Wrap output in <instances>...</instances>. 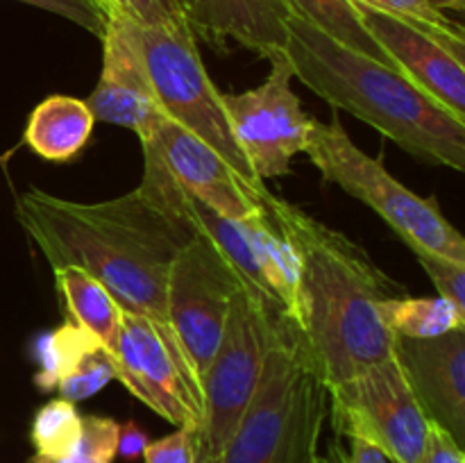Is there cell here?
Here are the masks:
<instances>
[{"mask_svg": "<svg viewBox=\"0 0 465 463\" xmlns=\"http://www.w3.org/2000/svg\"><path fill=\"white\" fill-rule=\"evenodd\" d=\"M16 218L53 271L80 268L123 311L171 327L168 271L193 232L141 186L103 202H75L30 189L18 195Z\"/></svg>", "mask_w": 465, "mask_h": 463, "instance_id": "1", "label": "cell"}, {"mask_svg": "<svg viewBox=\"0 0 465 463\" xmlns=\"http://www.w3.org/2000/svg\"><path fill=\"white\" fill-rule=\"evenodd\" d=\"M266 212L298 257L293 325L327 389L389 359L393 336L380 304L402 295V286L361 245L295 204L271 193Z\"/></svg>", "mask_w": 465, "mask_h": 463, "instance_id": "2", "label": "cell"}, {"mask_svg": "<svg viewBox=\"0 0 465 463\" xmlns=\"http://www.w3.org/2000/svg\"><path fill=\"white\" fill-rule=\"evenodd\" d=\"M284 54L304 86L434 166L465 171V123L398 68L348 48L302 18H286Z\"/></svg>", "mask_w": 465, "mask_h": 463, "instance_id": "3", "label": "cell"}, {"mask_svg": "<svg viewBox=\"0 0 465 463\" xmlns=\"http://www.w3.org/2000/svg\"><path fill=\"white\" fill-rule=\"evenodd\" d=\"M330 390L291 320L272 325L259 384L218 463H322Z\"/></svg>", "mask_w": 465, "mask_h": 463, "instance_id": "4", "label": "cell"}, {"mask_svg": "<svg viewBox=\"0 0 465 463\" xmlns=\"http://www.w3.org/2000/svg\"><path fill=\"white\" fill-rule=\"evenodd\" d=\"M304 154L327 182L371 207L413 254H436L465 263V239L434 198H422L395 180L380 157L363 153L339 118L313 121Z\"/></svg>", "mask_w": 465, "mask_h": 463, "instance_id": "5", "label": "cell"}, {"mask_svg": "<svg viewBox=\"0 0 465 463\" xmlns=\"http://www.w3.org/2000/svg\"><path fill=\"white\" fill-rule=\"evenodd\" d=\"M123 21L163 113L221 154L250 189L266 195V182L252 171L232 132L223 91L209 77L195 36L166 27L136 25L127 18Z\"/></svg>", "mask_w": 465, "mask_h": 463, "instance_id": "6", "label": "cell"}, {"mask_svg": "<svg viewBox=\"0 0 465 463\" xmlns=\"http://www.w3.org/2000/svg\"><path fill=\"white\" fill-rule=\"evenodd\" d=\"M327 390L339 434L372 445L389 463H420L430 420L393 354Z\"/></svg>", "mask_w": 465, "mask_h": 463, "instance_id": "7", "label": "cell"}, {"mask_svg": "<svg viewBox=\"0 0 465 463\" xmlns=\"http://www.w3.org/2000/svg\"><path fill=\"white\" fill-rule=\"evenodd\" d=\"M116 379L136 399L175 427L200 431L203 384L173 327L123 311L114 350Z\"/></svg>", "mask_w": 465, "mask_h": 463, "instance_id": "8", "label": "cell"}, {"mask_svg": "<svg viewBox=\"0 0 465 463\" xmlns=\"http://www.w3.org/2000/svg\"><path fill=\"white\" fill-rule=\"evenodd\" d=\"M284 318H271L245 291L232 300L221 340L203 375L200 440L221 457L259 384L271 330ZM289 320V318H286Z\"/></svg>", "mask_w": 465, "mask_h": 463, "instance_id": "9", "label": "cell"}, {"mask_svg": "<svg viewBox=\"0 0 465 463\" xmlns=\"http://www.w3.org/2000/svg\"><path fill=\"white\" fill-rule=\"evenodd\" d=\"M245 291L234 266L207 236L193 232L175 254L166 281L168 322L203 384L232 300ZM248 293V291H245Z\"/></svg>", "mask_w": 465, "mask_h": 463, "instance_id": "10", "label": "cell"}, {"mask_svg": "<svg viewBox=\"0 0 465 463\" xmlns=\"http://www.w3.org/2000/svg\"><path fill=\"white\" fill-rule=\"evenodd\" d=\"M268 64L271 73L259 86L243 94H223L232 132L262 182L289 175L291 162L304 150L313 123L291 89L293 68L286 54Z\"/></svg>", "mask_w": 465, "mask_h": 463, "instance_id": "11", "label": "cell"}, {"mask_svg": "<svg viewBox=\"0 0 465 463\" xmlns=\"http://www.w3.org/2000/svg\"><path fill=\"white\" fill-rule=\"evenodd\" d=\"M141 145L157 159L177 189L221 216L245 221L266 209L271 191L262 195L250 189L239 172L223 162L221 154L168 116H163L153 132L141 139Z\"/></svg>", "mask_w": 465, "mask_h": 463, "instance_id": "12", "label": "cell"}, {"mask_svg": "<svg viewBox=\"0 0 465 463\" xmlns=\"http://www.w3.org/2000/svg\"><path fill=\"white\" fill-rule=\"evenodd\" d=\"M352 7L359 23L393 66L454 118L465 123V53L393 14L361 3H352Z\"/></svg>", "mask_w": 465, "mask_h": 463, "instance_id": "13", "label": "cell"}, {"mask_svg": "<svg viewBox=\"0 0 465 463\" xmlns=\"http://www.w3.org/2000/svg\"><path fill=\"white\" fill-rule=\"evenodd\" d=\"M393 359L427 420L465 445V327L436 339L393 336Z\"/></svg>", "mask_w": 465, "mask_h": 463, "instance_id": "14", "label": "cell"}, {"mask_svg": "<svg viewBox=\"0 0 465 463\" xmlns=\"http://www.w3.org/2000/svg\"><path fill=\"white\" fill-rule=\"evenodd\" d=\"M100 41L103 71L94 94L84 100L86 107L95 121L127 127L143 139L166 113L159 107L125 21L121 16H104V32Z\"/></svg>", "mask_w": 465, "mask_h": 463, "instance_id": "15", "label": "cell"}, {"mask_svg": "<svg viewBox=\"0 0 465 463\" xmlns=\"http://www.w3.org/2000/svg\"><path fill=\"white\" fill-rule=\"evenodd\" d=\"M195 39L216 48L230 41L252 50L259 57L272 59L284 53L286 12L280 0H177Z\"/></svg>", "mask_w": 465, "mask_h": 463, "instance_id": "16", "label": "cell"}, {"mask_svg": "<svg viewBox=\"0 0 465 463\" xmlns=\"http://www.w3.org/2000/svg\"><path fill=\"white\" fill-rule=\"evenodd\" d=\"M94 123L95 118L84 100L48 95L32 109L23 141L45 162L62 163L89 143Z\"/></svg>", "mask_w": 465, "mask_h": 463, "instance_id": "17", "label": "cell"}, {"mask_svg": "<svg viewBox=\"0 0 465 463\" xmlns=\"http://www.w3.org/2000/svg\"><path fill=\"white\" fill-rule=\"evenodd\" d=\"M54 281L66 304L68 322L89 331L109 354H114L123 325V309L107 289L80 268H57Z\"/></svg>", "mask_w": 465, "mask_h": 463, "instance_id": "18", "label": "cell"}, {"mask_svg": "<svg viewBox=\"0 0 465 463\" xmlns=\"http://www.w3.org/2000/svg\"><path fill=\"white\" fill-rule=\"evenodd\" d=\"M241 222L248 232L250 243L257 252L272 295L280 302L284 316L295 322L298 318V257L293 248L271 221V213L266 209Z\"/></svg>", "mask_w": 465, "mask_h": 463, "instance_id": "19", "label": "cell"}, {"mask_svg": "<svg viewBox=\"0 0 465 463\" xmlns=\"http://www.w3.org/2000/svg\"><path fill=\"white\" fill-rule=\"evenodd\" d=\"M380 318L391 336H402V339H436L465 327V311L439 295L391 298L380 304Z\"/></svg>", "mask_w": 465, "mask_h": 463, "instance_id": "20", "label": "cell"}, {"mask_svg": "<svg viewBox=\"0 0 465 463\" xmlns=\"http://www.w3.org/2000/svg\"><path fill=\"white\" fill-rule=\"evenodd\" d=\"M280 3L286 7L289 16L302 18V21L312 23L313 27L330 34L331 39L341 41L348 48L359 50L368 57H375L377 62L395 68L384 50L359 23L357 12H354L350 0H280Z\"/></svg>", "mask_w": 465, "mask_h": 463, "instance_id": "21", "label": "cell"}, {"mask_svg": "<svg viewBox=\"0 0 465 463\" xmlns=\"http://www.w3.org/2000/svg\"><path fill=\"white\" fill-rule=\"evenodd\" d=\"M95 343L98 340L89 331L73 325V322H64L57 330L41 334L35 345V357L39 363L35 384L45 393L57 389L59 381L75 368L82 354L94 348Z\"/></svg>", "mask_w": 465, "mask_h": 463, "instance_id": "22", "label": "cell"}, {"mask_svg": "<svg viewBox=\"0 0 465 463\" xmlns=\"http://www.w3.org/2000/svg\"><path fill=\"white\" fill-rule=\"evenodd\" d=\"M80 427L82 416L77 413L75 404L62 398L50 399L35 413L30 429L32 445L39 457L62 461L77 445Z\"/></svg>", "mask_w": 465, "mask_h": 463, "instance_id": "23", "label": "cell"}, {"mask_svg": "<svg viewBox=\"0 0 465 463\" xmlns=\"http://www.w3.org/2000/svg\"><path fill=\"white\" fill-rule=\"evenodd\" d=\"M350 3H361L372 9H380V12L404 18V21L413 23V25L434 34L436 39L445 41L452 48L465 53V34L461 23L452 21L448 14L439 12V9H434L425 0H350Z\"/></svg>", "mask_w": 465, "mask_h": 463, "instance_id": "24", "label": "cell"}, {"mask_svg": "<svg viewBox=\"0 0 465 463\" xmlns=\"http://www.w3.org/2000/svg\"><path fill=\"white\" fill-rule=\"evenodd\" d=\"M112 379H116L114 357L103 348V345L95 343L94 348H89L82 354L80 361L75 363V368L59 381V398L68 399V402L73 404L82 402V399H89L91 395H95L100 389H104Z\"/></svg>", "mask_w": 465, "mask_h": 463, "instance_id": "25", "label": "cell"}, {"mask_svg": "<svg viewBox=\"0 0 465 463\" xmlns=\"http://www.w3.org/2000/svg\"><path fill=\"white\" fill-rule=\"evenodd\" d=\"M95 3L103 16H121L136 25L166 27V30L193 34L177 0H95Z\"/></svg>", "mask_w": 465, "mask_h": 463, "instance_id": "26", "label": "cell"}, {"mask_svg": "<svg viewBox=\"0 0 465 463\" xmlns=\"http://www.w3.org/2000/svg\"><path fill=\"white\" fill-rule=\"evenodd\" d=\"M118 448V422L104 416H82L80 438L62 463H112Z\"/></svg>", "mask_w": 465, "mask_h": 463, "instance_id": "27", "label": "cell"}, {"mask_svg": "<svg viewBox=\"0 0 465 463\" xmlns=\"http://www.w3.org/2000/svg\"><path fill=\"white\" fill-rule=\"evenodd\" d=\"M416 259L439 291V298L450 300L465 311V263L436 254H416Z\"/></svg>", "mask_w": 465, "mask_h": 463, "instance_id": "28", "label": "cell"}, {"mask_svg": "<svg viewBox=\"0 0 465 463\" xmlns=\"http://www.w3.org/2000/svg\"><path fill=\"white\" fill-rule=\"evenodd\" d=\"M198 436L200 431L186 429V427H175L173 434L145 445V463H195Z\"/></svg>", "mask_w": 465, "mask_h": 463, "instance_id": "29", "label": "cell"}, {"mask_svg": "<svg viewBox=\"0 0 465 463\" xmlns=\"http://www.w3.org/2000/svg\"><path fill=\"white\" fill-rule=\"evenodd\" d=\"M21 3L68 18V21L84 27L86 32L95 34L98 39L104 32V16L95 0H21Z\"/></svg>", "mask_w": 465, "mask_h": 463, "instance_id": "30", "label": "cell"}, {"mask_svg": "<svg viewBox=\"0 0 465 463\" xmlns=\"http://www.w3.org/2000/svg\"><path fill=\"white\" fill-rule=\"evenodd\" d=\"M420 463H465V454L461 445L443 427L430 422V434H427Z\"/></svg>", "mask_w": 465, "mask_h": 463, "instance_id": "31", "label": "cell"}, {"mask_svg": "<svg viewBox=\"0 0 465 463\" xmlns=\"http://www.w3.org/2000/svg\"><path fill=\"white\" fill-rule=\"evenodd\" d=\"M148 443H150L148 436H145V431L141 429L134 420L118 425L116 454H121L125 461H134V458L143 457V449Z\"/></svg>", "mask_w": 465, "mask_h": 463, "instance_id": "32", "label": "cell"}, {"mask_svg": "<svg viewBox=\"0 0 465 463\" xmlns=\"http://www.w3.org/2000/svg\"><path fill=\"white\" fill-rule=\"evenodd\" d=\"M343 463H389V458L372 445L352 438V445H350V452Z\"/></svg>", "mask_w": 465, "mask_h": 463, "instance_id": "33", "label": "cell"}, {"mask_svg": "<svg viewBox=\"0 0 465 463\" xmlns=\"http://www.w3.org/2000/svg\"><path fill=\"white\" fill-rule=\"evenodd\" d=\"M425 3H430L431 7L439 9V12H463L465 9V0H425Z\"/></svg>", "mask_w": 465, "mask_h": 463, "instance_id": "34", "label": "cell"}, {"mask_svg": "<svg viewBox=\"0 0 465 463\" xmlns=\"http://www.w3.org/2000/svg\"><path fill=\"white\" fill-rule=\"evenodd\" d=\"M195 463H218V458L212 457V454H209V449L204 448V443L200 440V436H198V454H195Z\"/></svg>", "mask_w": 465, "mask_h": 463, "instance_id": "35", "label": "cell"}, {"mask_svg": "<svg viewBox=\"0 0 465 463\" xmlns=\"http://www.w3.org/2000/svg\"><path fill=\"white\" fill-rule=\"evenodd\" d=\"M27 463H62V461H53V458H44V457H39V454H35V457H32Z\"/></svg>", "mask_w": 465, "mask_h": 463, "instance_id": "36", "label": "cell"}]
</instances>
